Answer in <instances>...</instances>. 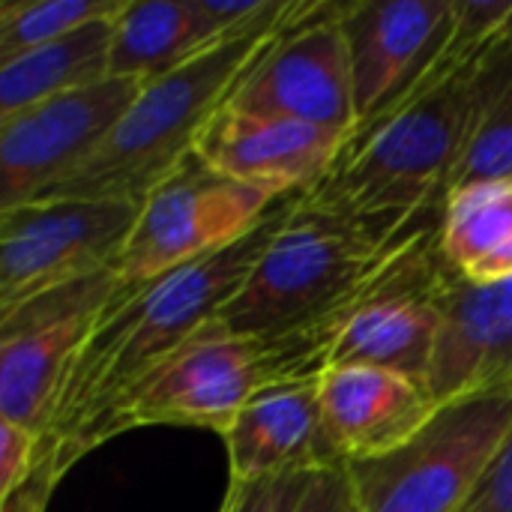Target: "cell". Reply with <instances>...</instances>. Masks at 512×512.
<instances>
[{
  "label": "cell",
  "mask_w": 512,
  "mask_h": 512,
  "mask_svg": "<svg viewBox=\"0 0 512 512\" xmlns=\"http://www.w3.org/2000/svg\"><path fill=\"white\" fill-rule=\"evenodd\" d=\"M510 78V30L486 42L456 33L435 72L378 123L357 129L303 195L384 243L438 231L453 174Z\"/></svg>",
  "instance_id": "obj_1"
},
{
  "label": "cell",
  "mask_w": 512,
  "mask_h": 512,
  "mask_svg": "<svg viewBox=\"0 0 512 512\" xmlns=\"http://www.w3.org/2000/svg\"><path fill=\"white\" fill-rule=\"evenodd\" d=\"M294 201L297 195L279 198L261 225L210 258L117 285L60 381L30 483L54 492L72 465L111 441V423L126 396L243 288Z\"/></svg>",
  "instance_id": "obj_2"
},
{
  "label": "cell",
  "mask_w": 512,
  "mask_h": 512,
  "mask_svg": "<svg viewBox=\"0 0 512 512\" xmlns=\"http://www.w3.org/2000/svg\"><path fill=\"white\" fill-rule=\"evenodd\" d=\"M417 237L384 243L348 216L297 195L273 243L216 318L240 336L273 342L285 384L318 381L333 318Z\"/></svg>",
  "instance_id": "obj_3"
},
{
  "label": "cell",
  "mask_w": 512,
  "mask_h": 512,
  "mask_svg": "<svg viewBox=\"0 0 512 512\" xmlns=\"http://www.w3.org/2000/svg\"><path fill=\"white\" fill-rule=\"evenodd\" d=\"M276 30L219 42L147 81L99 150L36 201L114 198L141 204L195 153L198 138L228 105L237 81Z\"/></svg>",
  "instance_id": "obj_4"
},
{
  "label": "cell",
  "mask_w": 512,
  "mask_h": 512,
  "mask_svg": "<svg viewBox=\"0 0 512 512\" xmlns=\"http://www.w3.org/2000/svg\"><path fill=\"white\" fill-rule=\"evenodd\" d=\"M512 429V387L462 393L402 447L348 462L357 512H465Z\"/></svg>",
  "instance_id": "obj_5"
},
{
  "label": "cell",
  "mask_w": 512,
  "mask_h": 512,
  "mask_svg": "<svg viewBox=\"0 0 512 512\" xmlns=\"http://www.w3.org/2000/svg\"><path fill=\"white\" fill-rule=\"evenodd\" d=\"M450 273L441 231L402 246L333 318L324 372L369 366L426 384L441 339V294Z\"/></svg>",
  "instance_id": "obj_6"
},
{
  "label": "cell",
  "mask_w": 512,
  "mask_h": 512,
  "mask_svg": "<svg viewBox=\"0 0 512 512\" xmlns=\"http://www.w3.org/2000/svg\"><path fill=\"white\" fill-rule=\"evenodd\" d=\"M282 384L273 342L240 336L219 318L198 327L117 408L111 438L141 426H198L222 435L246 402Z\"/></svg>",
  "instance_id": "obj_7"
},
{
  "label": "cell",
  "mask_w": 512,
  "mask_h": 512,
  "mask_svg": "<svg viewBox=\"0 0 512 512\" xmlns=\"http://www.w3.org/2000/svg\"><path fill=\"white\" fill-rule=\"evenodd\" d=\"M342 9L345 3L297 0L243 72L225 108L354 135L357 114Z\"/></svg>",
  "instance_id": "obj_8"
},
{
  "label": "cell",
  "mask_w": 512,
  "mask_h": 512,
  "mask_svg": "<svg viewBox=\"0 0 512 512\" xmlns=\"http://www.w3.org/2000/svg\"><path fill=\"white\" fill-rule=\"evenodd\" d=\"M141 204L114 198H42L0 210V315L114 270Z\"/></svg>",
  "instance_id": "obj_9"
},
{
  "label": "cell",
  "mask_w": 512,
  "mask_h": 512,
  "mask_svg": "<svg viewBox=\"0 0 512 512\" xmlns=\"http://www.w3.org/2000/svg\"><path fill=\"white\" fill-rule=\"evenodd\" d=\"M276 201L279 195L225 177L192 153L141 201L114 270L120 282H147L210 258L261 225Z\"/></svg>",
  "instance_id": "obj_10"
},
{
  "label": "cell",
  "mask_w": 512,
  "mask_h": 512,
  "mask_svg": "<svg viewBox=\"0 0 512 512\" xmlns=\"http://www.w3.org/2000/svg\"><path fill=\"white\" fill-rule=\"evenodd\" d=\"M120 285L105 270L0 315V420L42 438L60 381Z\"/></svg>",
  "instance_id": "obj_11"
},
{
  "label": "cell",
  "mask_w": 512,
  "mask_h": 512,
  "mask_svg": "<svg viewBox=\"0 0 512 512\" xmlns=\"http://www.w3.org/2000/svg\"><path fill=\"white\" fill-rule=\"evenodd\" d=\"M138 78L99 84L45 99L0 120V210L36 201L78 171L108 138L141 93Z\"/></svg>",
  "instance_id": "obj_12"
},
{
  "label": "cell",
  "mask_w": 512,
  "mask_h": 512,
  "mask_svg": "<svg viewBox=\"0 0 512 512\" xmlns=\"http://www.w3.org/2000/svg\"><path fill=\"white\" fill-rule=\"evenodd\" d=\"M342 30L357 129H366L402 105L447 57L456 0H351L342 9Z\"/></svg>",
  "instance_id": "obj_13"
},
{
  "label": "cell",
  "mask_w": 512,
  "mask_h": 512,
  "mask_svg": "<svg viewBox=\"0 0 512 512\" xmlns=\"http://www.w3.org/2000/svg\"><path fill=\"white\" fill-rule=\"evenodd\" d=\"M351 135L279 117L222 108L195 144L213 171L273 195H303L318 186Z\"/></svg>",
  "instance_id": "obj_14"
},
{
  "label": "cell",
  "mask_w": 512,
  "mask_h": 512,
  "mask_svg": "<svg viewBox=\"0 0 512 512\" xmlns=\"http://www.w3.org/2000/svg\"><path fill=\"white\" fill-rule=\"evenodd\" d=\"M441 339L426 378L441 405L462 393L512 387V276L468 282L450 273L441 294Z\"/></svg>",
  "instance_id": "obj_15"
},
{
  "label": "cell",
  "mask_w": 512,
  "mask_h": 512,
  "mask_svg": "<svg viewBox=\"0 0 512 512\" xmlns=\"http://www.w3.org/2000/svg\"><path fill=\"white\" fill-rule=\"evenodd\" d=\"M222 441L231 480L312 474L345 465L324 426L318 381L261 390L240 408L222 432Z\"/></svg>",
  "instance_id": "obj_16"
},
{
  "label": "cell",
  "mask_w": 512,
  "mask_h": 512,
  "mask_svg": "<svg viewBox=\"0 0 512 512\" xmlns=\"http://www.w3.org/2000/svg\"><path fill=\"white\" fill-rule=\"evenodd\" d=\"M318 396L327 435L345 465L402 447L438 411L423 381L369 366L321 372Z\"/></svg>",
  "instance_id": "obj_17"
},
{
  "label": "cell",
  "mask_w": 512,
  "mask_h": 512,
  "mask_svg": "<svg viewBox=\"0 0 512 512\" xmlns=\"http://www.w3.org/2000/svg\"><path fill=\"white\" fill-rule=\"evenodd\" d=\"M114 18L90 21L0 63V120L45 99L111 78Z\"/></svg>",
  "instance_id": "obj_18"
},
{
  "label": "cell",
  "mask_w": 512,
  "mask_h": 512,
  "mask_svg": "<svg viewBox=\"0 0 512 512\" xmlns=\"http://www.w3.org/2000/svg\"><path fill=\"white\" fill-rule=\"evenodd\" d=\"M213 45L192 0H126L114 18L111 75L147 84Z\"/></svg>",
  "instance_id": "obj_19"
},
{
  "label": "cell",
  "mask_w": 512,
  "mask_h": 512,
  "mask_svg": "<svg viewBox=\"0 0 512 512\" xmlns=\"http://www.w3.org/2000/svg\"><path fill=\"white\" fill-rule=\"evenodd\" d=\"M441 252L468 282L512 276V177L450 192L441 222Z\"/></svg>",
  "instance_id": "obj_20"
},
{
  "label": "cell",
  "mask_w": 512,
  "mask_h": 512,
  "mask_svg": "<svg viewBox=\"0 0 512 512\" xmlns=\"http://www.w3.org/2000/svg\"><path fill=\"white\" fill-rule=\"evenodd\" d=\"M123 6L126 0H6L0 6V63L90 21L117 18Z\"/></svg>",
  "instance_id": "obj_21"
},
{
  "label": "cell",
  "mask_w": 512,
  "mask_h": 512,
  "mask_svg": "<svg viewBox=\"0 0 512 512\" xmlns=\"http://www.w3.org/2000/svg\"><path fill=\"white\" fill-rule=\"evenodd\" d=\"M504 177H512V78L501 90V96L495 99V105L489 108L486 120L480 123L471 147L465 150L453 174L450 192L471 186V183L504 180Z\"/></svg>",
  "instance_id": "obj_22"
},
{
  "label": "cell",
  "mask_w": 512,
  "mask_h": 512,
  "mask_svg": "<svg viewBox=\"0 0 512 512\" xmlns=\"http://www.w3.org/2000/svg\"><path fill=\"white\" fill-rule=\"evenodd\" d=\"M318 471L279 474L258 480H231L219 512H294L306 498Z\"/></svg>",
  "instance_id": "obj_23"
},
{
  "label": "cell",
  "mask_w": 512,
  "mask_h": 512,
  "mask_svg": "<svg viewBox=\"0 0 512 512\" xmlns=\"http://www.w3.org/2000/svg\"><path fill=\"white\" fill-rule=\"evenodd\" d=\"M39 438L0 420V504L12 501L36 474Z\"/></svg>",
  "instance_id": "obj_24"
},
{
  "label": "cell",
  "mask_w": 512,
  "mask_h": 512,
  "mask_svg": "<svg viewBox=\"0 0 512 512\" xmlns=\"http://www.w3.org/2000/svg\"><path fill=\"white\" fill-rule=\"evenodd\" d=\"M465 512H512V429Z\"/></svg>",
  "instance_id": "obj_25"
},
{
  "label": "cell",
  "mask_w": 512,
  "mask_h": 512,
  "mask_svg": "<svg viewBox=\"0 0 512 512\" xmlns=\"http://www.w3.org/2000/svg\"><path fill=\"white\" fill-rule=\"evenodd\" d=\"M294 512H357L348 465L318 471L306 498L300 501V507Z\"/></svg>",
  "instance_id": "obj_26"
},
{
  "label": "cell",
  "mask_w": 512,
  "mask_h": 512,
  "mask_svg": "<svg viewBox=\"0 0 512 512\" xmlns=\"http://www.w3.org/2000/svg\"><path fill=\"white\" fill-rule=\"evenodd\" d=\"M48 498H51V489H45L39 483H27L12 501H6L0 507H3V512H45Z\"/></svg>",
  "instance_id": "obj_27"
}]
</instances>
